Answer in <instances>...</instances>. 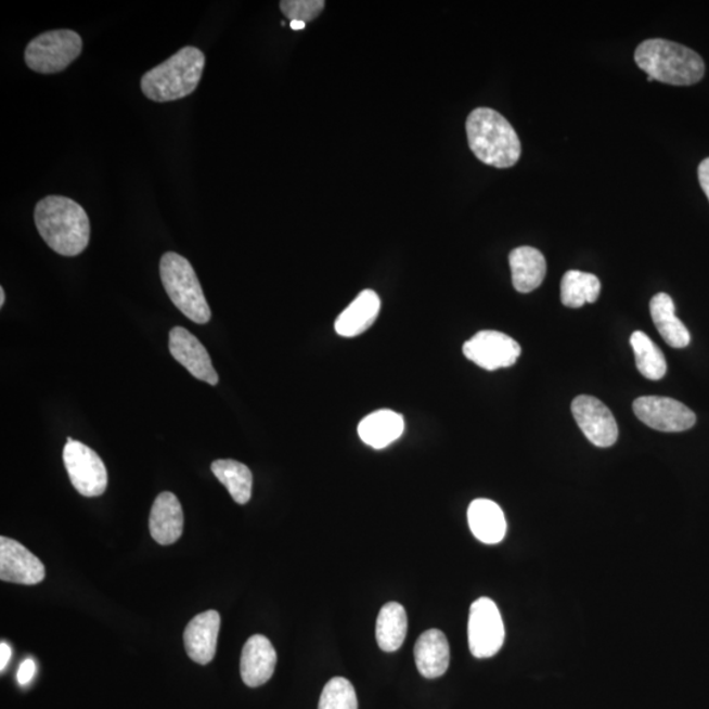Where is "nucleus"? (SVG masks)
I'll list each match as a JSON object with an SVG mask.
<instances>
[{
    "label": "nucleus",
    "mask_w": 709,
    "mask_h": 709,
    "mask_svg": "<svg viewBox=\"0 0 709 709\" xmlns=\"http://www.w3.org/2000/svg\"><path fill=\"white\" fill-rule=\"evenodd\" d=\"M414 658L420 673L435 680L450 667V644L446 634L439 630H428L421 634L414 646Z\"/></svg>",
    "instance_id": "18"
},
{
    "label": "nucleus",
    "mask_w": 709,
    "mask_h": 709,
    "mask_svg": "<svg viewBox=\"0 0 709 709\" xmlns=\"http://www.w3.org/2000/svg\"><path fill=\"white\" fill-rule=\"evenodd\" d=\"M468 524L472 533L485 544L501 543L507 530L505 514L490 500L480 499L470 503Z\"/></svg>",
    "instance_id": "20"
},
{
    "label": "nucleus",
    "mask_w": 709,
    "mask_h": 709,
    "mask_svg": "<svg viewBox=\"0 0 709 709\" xmlns=\"http://www.w3.org/2000/svg\"><path fill=\"white\" fill-rule=\"evenodd\" d=\"M649 308L658 333L661 334V337L669 346L684 348L689 345L692 335L675 315L673 298L668 294H658L652 298Z\"/></svg>",
    "instance_id": "22"
},
{
    "label": "nucleus",
    "mask_w": 709,
    "mask_h": 709,
    "mask_svg": "<svg viewBox=\"0 0 709 709\" xmlns=\"http://www.w3.org/2000/svg\"><path fill=\"white\" fill-rule=\"evenodd\" d=\"M12 656V650L8 643L2 642L0 644V670H4L8 667Z\"/></svg>",
    "instance_id": "31"
},
{
    "label": "nucleus",
    "mask_w": 709,
    "mask_h": 709,
    "mask_svg": "<svg viewBox=\"0 0 709 709\" xmlns=\"http://www.w3.org/2000/svg\"><path fill=\"white\" fill-rule=\"evenodd\" d=\"M46 578V566L16 540L0 538V580L17 584H37Z\"/></svg>",
    "instance_id": "12"
},
{
    "label": "nucleus",
    "mask_w": 709,
    "mask_h": 709,
    "mask_svg": "<svg viewBox=\"0 0 709 709\" xmlns=\"http://www.w3.org/2000/svg\"><path fill=\"white\" fill-rule=\"evenodd\" d=\"M5 302V292L3 287H0V307H3Z\"/></svg>",
    "instance_id": "33"
},
{
    "label": "nucleus",
    "mask_w": 709,
    "mask_h": 709,
    "mask_svg": "<svg viewBox=\"0 0 709 709\" xmlns=\"http://www.w3.org/2000/svg\"><path fill=\"white\" fill-rule=\"evenodd\" d=\"M289 26L294 30H301L305 27H307V24H305L302 22H291Z\"/></svg>",
    "instance_id": "32"
},
{
    "label": "nucleus",
    "mask_w": 709,
    "mask_h": 709,
    "mask_svg": "<svg viewBox=\"0 0 709 709\" xmlns=\"http://www.w3.org/2000/svg\"><path fill=\"white\" fill-rule=\"evenodd\" d=\"M633 412L646 426L663 433L686 431L696 423L693 410L669 397H640L633 402Z\"/></svg>",
    "instance_id": "9"
},
{
    "label": "nucleus",
    "mask_w": 709,
    "mask_h": 709,
    "mask_svg": "<svg viewBox=\"0 0 709 709\" xmlns=\"http://www.w3.org/2000/svg\"><path fill=\"white\" fill-rule=\"evenodd\" d=\"M403 431H405L403 416L391 410H377L366 415L358 428L360 439L376 450H382L400 439Z\"/></svg>",
    "instance_id": "21"
},
{
    "label": "nucleus",
    "mask_w": 709,
    "mask_h": 709,
    "mask_svg": "<svg viewBox=\"0 0 709 709\" xmlns=\"http://www.w3.org/2000/svg\"><path fill=\"white\" fill-rule=\"evenodd\" d=\"M577 425L580 426L584 437L596 447L607 448L617 443L619 427L611 410L598 398L593 396H578L571 403Z\"/></svg>",
    "instance_id": "11"
},
{
    "label": "nucleus",
    "mask_w": 709,
    "mask_h": 709,
    "mask_svg": "<svg viewBox=\"0 0 709 709\" xmlns=\"http://www.w3.org/2000/svg\"><path fill=\"white\" fill-rule=\"evenodd\" d=\"M36 675V663L33 658L24 659L21 668L17 670V682L22 686H26Z\"/></svg>",
    "instance_id": "29"
},
{
    "label": "nucleus",
    "mask_w": 709,
    "mask_h": 709,
    "mask_svg": "<svg viewBox=\"0 0 709 709\" xmlns=\"http://www.w3.org/2000/svg\"><path fill=\"white\" fill-rule=\"evenodd\" d=\"M162 284L173 305L192 322L204 325L211 312L194 267L177 253H166L159 265Z\"/></svg>",
    "instance_id": "5"
},
{
    "label": "nucleus",
    "mask_w": 709,
    "mask_h": 709,
    "mask_svg": "<svg viewBox=\"0 0 709 709\" xmlns=\"http://www.w3.org/2000/svg\"><path fill=\"white\" fill-rule=\"evenodd\" d=\"M463 352L466 359L481 369L497 371L514 365L520 357L521 348L518 341L506 334L484 330L465 341Z\"/></svg>",
    "instance_id": "10"
},
{
    "label": "nucleus",
    "mask_w": 709,
    "mask_h": 709,
    "mask_svg": "<svg viewBox=\"0 0 709 709\" xmlns=\"http://www.w3.org/2000/svg\"><path fill=\"white\" fill-rule=\"evenodd\" d=\"M513 285L519 294H530L538 289L546 275L544 255L538 248L521 246L510 254Z\"/></svg>",
    "instance_id": "19"
},
{
    "label": "nucleus",
    "mask_w": 709,
    "mask_h": 709,
    "mask_svg": "<svg viewBox=\"0 0 709 709\" xmlns=\"http://www.w3.org/2000/svg\"><path fill=\"white\" fill-rule=\"evenodd\" d=\"M169 347L172 358L197 381L209 385L219 384V375L214 369L208 351L189 330L180 326L173 327L170 332Z\"/></svg>",
    "instance_id": "13"
},
{
    "label": "nucleus",
    "mask_w": 709,
    "mask_h": 709,
    "mask_svg": "<svg viewBox=\"0 0 709 709\" xmlns=\"http://www.w3.org/2000/svg\"><path fill=\"white\" fill-rule=\"evenodd\" d=\"M151 533L160 545H171L182 537L184 514L178 497L164 491L155 499L149 520Z\"/></svg>",
    "instance_id": "16"
},
{
    "label": "nucleus",
    "mask_w": 709,
    "mask_h": 709,
    "mask_svg": "<svg viewBox=\"0 0 709 709\" xmlns=\"http://www.w3.org/2000/svg\"><path fill=\"white\" fill-rule=\"evenodd\" d=\"M83 41L70 29L49 30L35 37L26 48V64L36 73L64 72L82 53Z\"/></svg>",
    "instance_id": "6"
},
{
    "label": "nucleus",
    "mask_w": 709,
    "mask_h": 709,
    "mask_svg": "<svg viewBox=\"0 0 709 709\" xmlns=\"http://www.w3.org/2000/svg\"><path fill=\"white\" fill-rule=\"evenodd\" d=\"M205 55L195 47H184L164 64L149 70L141 89L153 102L166 103L190 96L203 77Z\"/></svg>",
    "instance_id": "4"
},
{
    "label": "nucleus",
    "mask_w": 709,
    "mask_h": 709,
    "mask_svg": "<svg viewBox=\"0 0 709 709\" xmlns=\"http://www.w3.org/2000/svg\"><path fill=\"white\" fill-rule=\"evenodd\" d=\"M381 308V297L375 291L360 292L335 321V332L345 338L358 337L375 323Z\"/></svg>",
    "instance_id": "17"
},
{
    "label": "nucleus",
    "mask_w": 709,
    "mask_h": 709,
    "mask_svg": "<svg viewBox=\"0 0 709 709\" xmlns=\"http://www.w3.org/2000/svg\"><path fill=\"white\" fill-rule=\"evenodd\" d=\"M319 709H358L357 693L346 678L335 676L321 694Z\"/></svg>",
    "instance_id": "27"
},
{
    "label": "nucleus",
    "mask_w": 709,
    "mask_h": 709,
    "mask_svg": "<svg viewBox=\"0 0 709 709\" xmlns=\"http://www.w3.org/2000/svg\"><path fill=\"white\" fill-rule=\"evenodd\" d=\"M35 223L46 244L62 257H77L90 244L89 216L72 198H42L35 208Z\"/></svg>",
    "instance_id": "1"
},
{
    "label": "nucleus",
    "mask_w": 709,
    "mask_h": 709,
    "mask_svg": "<svg viewBox=\"0 0 709 709\" xmlns=\"http://www.w3.org/2000/svg\"><path fill=\"white\" fill-rule=\"evenodd\" d=\"M469 147L482 164L508 169L518 164L521 145L505 117L490 108H477L466 120Z\"/></svg>",
    "instance_id": "2"
},
{
    "label": "nucleus",
    "mask_w": 709,
    "mask_h": 709,
    "mask_svg": "<svg viewBox=\"0 0 709 709\" xmlns=\"http://www.w3.org/2000/svg\"><path fill=\"white\" fill-rule=\"evenodd\" d=\"M408 633V615L400 603L389 602L378 614L376 624L377 644L384 652H396L405 642Z\"/></svg>",
    "instance_id": "23"
},
{
    "label": "nucleus",
    "mask_w": 709,
    "mask_h": 709,
    "mask_svg": "<svg viewBox=\"0 0 709 709\" xmlns=\"http://www.w3.org/2000/svg\"><path fill=\"white\" fill-rule=\"evenodd\" d=\"M601 295L600 279L593 273L568 271L562 282V301L571 309L582 308L584 304H593Z\"/></svg>",
    "instance_id": "25"
},
{
    "label": "nucleus",
    "mask_w": 709,
    "mask_h": 709,
    "mask_svg": "<svg viewBox=\"0 0 709 709\" xmlns=\"http://www.w3.org/2000/svg\"><path fill=\"white\" fill-rule=\"evenodd\" d=\"M64 463L73 487L85 497L104 494L108 485L107 468L101 456L80 441L67 438Z\"/></svg>",
    "instance_id": "7"
},
{
    "label": "nucleus",
    "mask_w": 709,
    "mask_h": 709,
    "mask_svg": "<svg viewBox=\"0 0 709 709\" xmlns=\"http://www.w3.org/2000/svg\"><path fill=\"white\" fill-rule=\"evenodd\" d=\"M698 172L701 189L705 191L709 201V158L701 162Z\"/></svg>",
    "instance_id": "30"
},
{
    "label": "nucleus",
    "mask_w": 709,
    "mask_h": 709,
    "mask_svg": "<svg viewBox=\"0 0 709 709\" xmlns=\"http://www.w3.org/2000/svg\"><path fill=\"white\" fill-rule=\"evenodd\" d=\"M211 472L239 505H246L252 500L253 473L245 464L235 460H216Z\"/></svg>",
    "instance_id": "24"
},
{
    "label": "nucleus",
    "mask_w": 709,
    "mask_h": 709,
    "mask_svg": "<svg viewBox=\"0 0 709 709\" xmlns=\"http://www.w3.org/2000/svg\"><path fill=\"white\" fill-rule=\"evenodd\" d=\"M221 627L220 614L209 609L192 619L184 631L186 655L201 665L214 661Z\"/></svg>",
    "instance_id": "14"
},
{
    "label": "nucleus",
    "mask_w": 709,
    "mask_h": 709,
    "mask_svg": "<svg viewBox=\"0 0 709 709\" xmlns=\"http://www.w3.org/2000/svg\"><path fill=\"white\" fill-rule=\"evenodd\" d=\"M468 643L476 658H490L501 650L505 643V626L493 601L480 598L470 606Z\"/></svg>",
    "instance_id": "8"
},
{
    "label": "nucleus",
    "mask_w": 709,
    "mask_h": 709,
    "mask_svg": "<svg viewBox=\"0 0 709 709\" xmlns=\"http://www.w3.org/2000/svg\"><path fill=\"white\" fill-rule=\"evenodd\" d=\"M278 662L276 650L263 634L247 640L241 656V676L248 687L263 686L271 680Z\"/></svg>",
    "instance_id": "15"
},
{
    "label": "nucleus",
    "mask_w": 709,
    "mask_h": 709,
    "mask_svg": "<svg viewBox=\"0 0 709 709\" xmlns=\"http://www.w3.org/2000/svg\"><path fill=\"white\" fill-rule=\"evenodd\" d=\"M631 346L634 358H636L637 370L644 377L657 382L667 375V359L648 335L643 332H634L631 337Z\"/></svg>",
    "instance_id": "26"
},
{
    "label": "nucleus",
    "mask_w": 709,
    "mask_h": 709,
    "mask_svg": "<svg viewBox=\"0 0 709 709\" xmlns=\"http://www.w3.org/2000/svg\"><path fill=\"white\" fill-rule=\"evenodd\" d=\"M325 4L323 0H283L280 2V10L291 22L307 24L320 16Z\"/></svg>",
    "instance_id": "28"
},
{
    "label": "nucleus",
    "mask_w": 709,
    "mask_h": 709,
    "mask_svg": "<svg viewBox=\"0 0 709 709\" xmlns=\"http://www.w3.org/2000/svg\"><path fill=\"white\" fill-rule=\"evenodd\" d=\"M634 61L648 78L673 86H693L700 82L706 73L705 61L698 53L662 39L640 43Z\"/></svg>",
    "instance_id": "3"
}]
</instances>
